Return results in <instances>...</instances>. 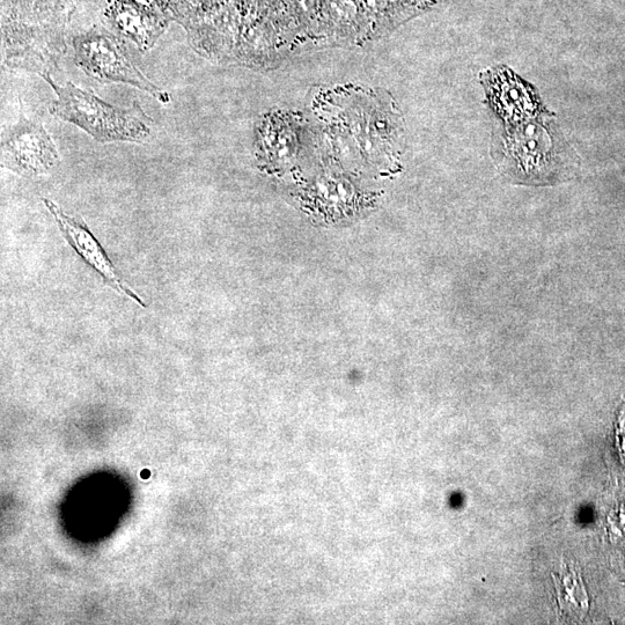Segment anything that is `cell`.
Wrapping results in <instances>:
<instances>
[{
    "label": "cell",
    "instance_id": "cell-7",
    "mask_svg": "<svg viewBox=\"0 0 625 625\" xmlns=\"http://www.w3.org/2000/svg\"><path fill=\"white\" fill-rule=\"evenodd\" d=\"M616 443L621 455V459L625 465V404L621 410L619 419L616 424Z\"/></svg>",
    "mask_w": 625,
    "mask_h": 625
},
{
    "label": "cell",
    "instance_id": "cell-5",
    "mask_svg": "<svg viewBox=\"0 0 625 625\" xmlns=\"http://www.w3.org/2000/svg\"><path fill=\"white\" fill-rule=\"evenodd\" d=\"M556 599L561 613L572 620H583L590 610V597L582 571L573 562H562L560 572L553 575Z\"/></svg>",
    "mask_w": 625,
    "mask_h": 625
},
{
    "label": "cell",
    "instance_id": "cell-1",
    "mask_svg": "<svg viewBox=\"0 0 625 625\" xmlns=\"http://www.w3.org/2000/svg\"><path fill=\"white\" fill-rule=\"evenodd\" d=\"M43 78L56 94L50 113L77 125L95 141L143 143L151 136L152 120L138 102L130 109L117 108L71 82L60 85L49 75Z\"/></svg>",
    "mask_w": 625,
    "mask_h": 625
},
{
    "label": "cell",
    "instance_id": "cell-6",
    "mask_svg": "<svg viewBox=\"0 0 625 625\" xmlns=\"http://www.w3.org/2000/svg\"><path fill=\"white\" fill-rule=\"evenodd\" d=\"M608 532L610 539L622 541L625 539V504L617 506L608 517Z\"/></svg>",
    "mask_w": 625,
    "mask_h": 625
},
{
    "label": "cell",
    "instance_id": "cell-2",
    "mask_svg": "<svg viewBox=\"0 0 625 625\" xmlns=\"http://www.w3.org/2000/svg\"><path fill=\"white\" fill-rule=\"evenodd\" d=\"M75 62L88 77L102 84L120 83L134 86L161 104H169L172 98L156 84L150 82L134 62L127 50L114 36L104 31L80 35L73 41Z\"/></svg>",
    "mask_w": 625,
    "mask_h": 625
},
{
    "label": "cell",
    "instance_id": "cell-4",
    "mask_svg": "<svg viewBox=\"0 0 625 625\" xmlns=\"http://www.w3.org/2000/svg\"><path fill=\"white\" fill-rule=\"evenodd\" d=\"M43 203L51 215H53L66 241L76 250L79 256H82V259L88 266L99 272L101 277L112 285L117 292L136 301L138 305L145 307L143 300L122 282L105 249L102 248L98 239L94 237L85 223L82 220L66 215L60 207H57L53 201L47 200V198H43Z\"/></svg>",
    "mask_w": 625,
    "mask_h": 625
},
{
    "label": "cell",
    "instance_id": "cell-3",
    "mask_svg": "<svg viewBox=\"0 0 625 625\" xmlns=\"http://www.w3.org/2000/svg\"><path fill=\"white\" fill-rule=\"evenodd\" d=\"M60 161L47 130L40 123L22 119L2 144L3 166L22 175H41Z\"/></svg>",
    "mask_w": 625,
    "mask_h": 625
}]
</instances>
